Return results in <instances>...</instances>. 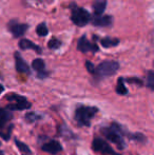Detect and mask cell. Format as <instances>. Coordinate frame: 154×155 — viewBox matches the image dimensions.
<instances>
[{
  "label": "cell",
  "mask_w": 154,
  "mask_h": 155,
  "mask_svg": "<svg viewBox=\"0 0 154 155\" xmlns=\"http://www.w3.org/2000/svg\"><path fill=\"white\" fill-rule=\"evenodd\" d=\"M107 8V0H95L93 3V11L96 16L103 15Z\"/></svg>",
  "instance_id": "9a60e30c"
},
{
  "label": "cell",
  "mask_w": 154,
  "mask_h": 155,
  "mask_svg": "<svg viewBox=\"0 0 154 155\" xmlns=\"http://www.w3.org/2000/svg\"><path fill=\"white\" fill-rule=\"evenodd\" d=\"M41 116L38 114H36V113H28L27 115H25V119H27L29 123H34V121L38 120V119H40Z\"/></svg>",
  "instance_id": "44dd1931"
},
{
  "label": "cell",
  "mask_w": 154,
  "mask_h": 155,
  "mask_svg": "<svg viewBox=\"0 0 154 155\" xmlns=\"http://www.w3.org/2000/svg\"><path fill=\"white\" fill-rule=\"evenodd\" d=\"M71 19H72L73 23L76 25L77 27H84L86 25H88L89 21L91 19L90 13L87 10L82 8H75L72 11V15H71Z\"/></svg>",
  "instance_id": "5b68a950"
},
{
  "label": "cell",
  "mask_w": 154,
  "mask_h": 155,
  "mask_svg": "<svg viewBox=\"0 0 154 155\" xmlns=\"http://www.w3.org/2000/svg\"><path fill=\"white\" fill-rule=\"evenodd\" d=\"M10 31L13 33L14 37L18 38V37L25 35V33L27 32V30L29 29V25H22V23H18L15 22V21H12L10 23V27H8Z\"/></svg>",
  "instance_id": "ba28073f"
},
{
  "label": "cell",
  "mask_w": 154,
  "mask_h": 155,
  "mask_svg": "<svg viewBox=\"0 0 154 155\" xmlns=\"http://www.w3.org/2000/svg\"><path fill=\"white\" fill-rule=\"evenodd\" d=\"M119 69V63L113 60H107L99 63L96 68L94 69L95 75L99 76V77H108V76H112L118 71Z\"/></svg>",
  "instance_id": "277c9868"
},
{
  "label": "cell",
  "mask_w": 154,
  "mask_h": 155,
  "mask_svg": "<svg viewBox=\"0 0 154 155\" xmlns=\"http://www.w3.org/2000/svg\"><path fill=\"white\" fill-rule=\"evenodd\" d=\"M101 133L108 140L115 143L118 149H125L126 148V143L123 137L121 127L118 126L117 124H113L111 127H108V128H103Z\"/></svg>",
  "instance_id": "6da1fadb"
},
{
  "label": "cell",
  "mask_w": 154,
  "mask_h": 155,
  "mask_svg": "<svg viewBox=\"0 0 154 155\" xmlns=\"http://www.w3.org/2000/svg\"><path fill=\"white\" fill-rule=\"evenodd\" d=\"M116 93L119 95H127L128 89L126 88L125 82H123V78H119L117 80V86H116Z\"/></svg>",
  "instance_id": "e0dca14e"
},
{
  "label": "cell",
  "mask_w": 154,
  "mask_h": 155,
  "mask_svg": "<svg viewBox=\"0 0 154 155\" xmlns=\"http://www.w3.org/2000/svg\"><path fill=\"white\" fill-rule=\"evenodd\" d=\"M49 48L50 49H53V50H56V49H58V48H60V45H61V42H60L58 39H56V38H53V39H51V40L49 41Z\"/></svg>",
  "instance_id": "7402d4cb"
},
{
  "label": "cell",
  "mask_w": 154,
  "mask_h": 155,
  "mask_svg": "<svg viewBox=\"0 0 154 155\" xmlns=\"http://www.w3.org/2000/svg\"><path fill=\"white\" fill-rule=\"evenodd\" d=\"M128 82H135V84H142V81L137 78H130V79H128Z\"/></svg>",
  "instance_id": "cb8c5ba5"
},
{
  "label": "cell",
  "mask_w": 154,
  "mask_h": 155,
  "mask_svg": "<svg viewBox=\"0 0 154 155\" xmlns=\"http://www.w3.org/2000/svg\"><path fill=\"white\" fill-rule=\"evenodd\" d=\"M147 86L151 89L154 90V72L149 71L148 72V77H147Z\"/></svg>",
  "instance_id": "ffe728a7"
},
{
  "label": "cell",
  "mask_w": 154,
  "mask_h": 155,
  "mask_svg": "<svg viewBox=\"0 0 154 155\" xmlns=\"http://www.w3.org/2000/svg\"><path fill=\"white\" fill-rule=\"evenodd\" d=\"M98 112L96 107L80 106L75 111V120L80 127H89L92 118Z\"/></svg>",
  "instance_id": "7a4b0ae2"
},
{
  "label": "cell",
  "mask_w": 154,
  "mask_h": 155,
  "mask_svg": "<svg viewBox=\"0 0 154 155\" xmlns=\"http://www.w3.org/2000/svg\"><path fill=\"white\" fill-rule=\"evenodd\" d=\"M6 99L10 104L8 108L10 111H23L31 108V102L28 101L25 96L18 95V94H10L6 96Z\"/></svg>",
  "instance_id": "3957f363"
},
{
  "label": "cell",
  "mask_w": 154,
  "mask_h": 155,
  "mask_svg": "<svg viewBox=\"0 0 154 155\" xmlns=\"http://www.w3.org/2000/svg\"><path fill=\"white\" fill-rule=\"evenodd\" d=\"M92 149L95 152H98V153H101L103 155H121L114 151L107 141L103 140V138H99V137H96V138L93 139Z\"/></svg>",
  "instance_id": "8992f818"
},
{
  "label": "cell",
  "mask_w": 154,
  "mask_h": 155,
  "mask_svg": "<svg viewBox=\"0 0 154 155\" xmlns=\"http://www.w3.org/2000/svg\"><path fill=\"white\" fill-rule=\"evenodd\" d=\"M42 150L50 154H57L62 150V147L57 140H50L42 146Z\"/></svg>",
  "instance_id": "9c48e42d"
},
{
  "label": "cell",
  "mask_w": 154,
  "mask_h": 155,
  "mask_svg": "<svg viewBox=\"0 0 154 155\" xmlns=\"http://www.w3.org/2000/svg\"><path fill=\"white\" fill-rule=\"evenodd\" d=\"M19 47H20L21 50H34L37 53H41L40 48L38 45H36L34 42H32L31 40H29V39H21L19 41Z\"/></svg>",
  "instance_id": "5bb4252c"
},
{
  "label": "cell",
  "mask_w": 154,
  "mask_h": 155,
  "mask_svg": "<svg viewBox=\"0 0 154 155\" xmlns=\"http://www.w3.org/2000/svg\"><path fill=\"white\" fill-rule=\"evenodd\" d=\"M0 155H4V152L1 151V150H0Z\"/></svg>",
  "instance_id": "484cf974"
},
{
  "label": "cell",
  "mask_w": 154,
  "mask_h": 155,
  "mask_svg": "<svg viewBox=\"0 0 154 155\" xmlns=\"http://www.w3.org/2000/svg\"><path fill=\"white\" fill-rule=\"evenodd\" d=\"M32 67L38 73V76L40 78H44L47 76V74H45V64L42 59H40V58L34 59L33 62H32Z\"/></svg>",
  "instance_id": "7c38bea8"
},
{
  "label": "cell",
  "mask_w": 154,
  "mask_h": 155,
  "mask_svg": "<svg viewBox=\"0 0 154 155\" xmlns=\"http://www.w3.org/2000/svg\"><path fill=\"white\" fill-rule=\"evenodd\" d=\"M77 49L79 50L80 52L82 53H87V52H97L98 51V47L94 43H91L90 41L88 40L86 35L81 36L78 40V43H77Z\"/></svg>",
  "instance_id": "52a82bcc"
},
{
  "label": "cell",
  "mask_w": 154,
  "mask_h": 155,
  "mask_svg": "<svg viewBox=\"0 0 154 155\" xmlns=\"http://www.w3.org/2000/svg\"><path fill=\"white\" fill-rule=\"evenodd\" d=\"M100 43H101V45H103V48H112V47H116V45H118L119 40L117 38L106 37V38L101 39Z\"/></svg>",
  "instance_id": "2e32d148"
},
{
  "label": "cell",
  "mask_w": 154,
  "mask_h": 155,
  "mask_svg": "<svg viewBox=\"0 0 154 155\" xmlns=\"http://www.w3.org/2000/svg\"><path fill=\"white\" fill-rule=\"evenodd\" d=\"M86 68L90 73H94V69H95V65L93 64L91 61H86Z\"/></svg>",
  "instance_id": "603a6c76"
},
{
  "label": "cell",
  "mask_w": 154,
  "mask_h": 155,
  "mask_svg": "<svg viewBox=\"0 0 154 155\" xmlns=\"http://www.w3.org/2000/svg\"><path fill=\"white\" fill-rule=\"evenodd\" d=\"M3 90H4L3 86H2V84H0V94H1L2 92H3Z\"/></svg>",
  "instance_id": "d4e9b609"
},
{
  "label": "cell",
  "mask_w": 154,
  "mask_h": 155,
  "mask_svg": "<svg viewBox=\"0 0 154 155\" xmlns=\"http://www.w3.org/2000/svg\"><path fill=\"white\" fill-rule=\"evenodd\" d=\"M92 23L95 27H111L113 23V17L111 16H96L92 20Z\"/></svg>",
  "instance_id": "8fae6325"
},
{
  "label": "cell",
  "mask_w": 154,
  "mask_h": 155,
  "mask_svg": "<svg viewBox=\"0 0 154 155\" xmlns=\"http://www.w3.org/2000/svg\"><path fill=\"white\" fill-rule=\"evenodd\" d=\"M15 63H16V70L19 73H25L29 74L30 73V68L28 65V63L23 60V58L21 57V55L16 52L15 53Z\"/></svg>",
  "instance_id": "30bf717a"
},
{
  "label": "cell",
  "mask_w": 154,
  "mask_h": 155,
  "mask_svg": "<svg viewBox=\"0 0 154 155\" xmlns=\"http://www.w3.org/2000/svg\"><path fill=\"white\" fill-rule=\"evenodd\" d=\"M13 115L8 109L0 108V130L5 127V124L12 119Z\"/></svg>",
  "instance_id": "4fadbf2b"
},
{
  "label": "cell",
  "mask_w": 154,
  "mask_h": 155,
  "mask_svg": "<svg viewBox=\"0 0 154 155\" xmlns=\"http://www.w3.org/2000/svg\"><path fill=\"white\" fill-rule=\"evenodd\" d=\"M15 143H16L17 148H18L21 152H23V153H27V154H31L32 153V151H31V149H30L29 146L25 145V143H22V141H20L18 138H15Z\"/></svg>",
  "instance_id": "ac0fdd59"
},
{
  "label": "cell",
  "mask_w": 154,
  "mask_h": 155,
  "mask_svg": "<svg viewBox=\"0 0 154 155\" xmlns=\"http://www.w3.org/2000/svg\"><path fill=\"white\" fill-rule=\"evenodd\" d=\"M36 32L40 37H44L49 34V30H48V27L45 23H40L37 27V29H36Z\"/></svg>",
  "instance_id": "d6986e66"
}]
</instances>
